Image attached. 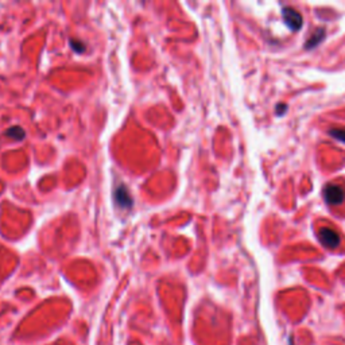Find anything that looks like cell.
I'll return each mask as SVG.
<instances>
[{
	"mask_svg": "<svg viewBox=\"0 0 345 345\" xmlns=\"http://www.w3.org/2000/svg\"><path fill=\"white\" fill-rule=\"evenodd\" d=\"M324 198L329 205H340L345 200L344 187L336 183H329L324 189Z\"/></svg>",
	"mask_w": 345,
	"mask_h": 345,
	"instance_id": "cell-1",
	"label": "cell"
},
{
	"mask_svg": "<svg viewBox=\"0 0 345 345\" xmlns=\"http://www.w3.org/2000/svg\"><path fill=\"white\" fill-rule=\"evenodd\" d=\"M318 237H320L321 244L325 245L326 248L336 249L340 245V235L333 228H329V227H321L320 230H318Z\"/></svg>",
	"mask_w": 345,
	"mask_h": 345,
	"instance_id": "cell-2",
	"label": "cell"
},
{
	"mask_svg": "<svg viewBox=\"0 0 345 345\" xmlns=\"http://www.w3.org/2000/svg\"><path fill=\"white\" fill-rule=\"evenodd\" d=\"M282 15H283V20L285 23L288 24V29H291L292 31H298V30L302 27V15L295 11L294 8H290V7H285L282 10Z\"/></svg>",
	"mask_w": 345,
	"mask_h": 345,
	"instance_id": "cell-3",
	"label": "cell"
},
{
	"mask_svg": "<svg viewBox=\"0 0 345 345\" xmlns=\"http://www.w3.org/2000/svg\"><path fill=\"white\" fill-rule=\"evenodd\" d=\"M324 35H325V31H324V29L317 30L316 33H313V35L310 37V39H309V41L306 42V48L307 49L314 48L317 43H320V41L324 38Z\"/></svg>",
	"mask_w": 345,
	"mask_h": 345,
	"instance_id": "cell-4",
	"label": "cell"
},
{
	"mask_svg": "<svg viewBox=\"0 0 345 345\" xmlns=\"http://www.w3.org/2000/svg\"><path fill=\"white\" fill-rule=\"evenodd\" d=\"M7 135L14 138V139H22L24 136V131L20 127H12L7 131Z\"/></svg>",
	"mask_w": 345,
	"mask_h": 345,
	"instance_id": "cell-5",
	"label": "cell"
},
{
	"mask_svg": "<svg viewBox=\"0 0 345 345\" xmlns=\"http://www.w3.org/2000/svg\"><path fill=\"white\" fill-rule=\"evenodd\" d=\"M331 135L335 136L336 139H339L340 142H344L345 143V129H332Z\"/></svg>",
	"mask_w": 345,
	"mask_h": 345,
	"instance_id": "cell-6",
	"label": "cell"
}]
</instances>
